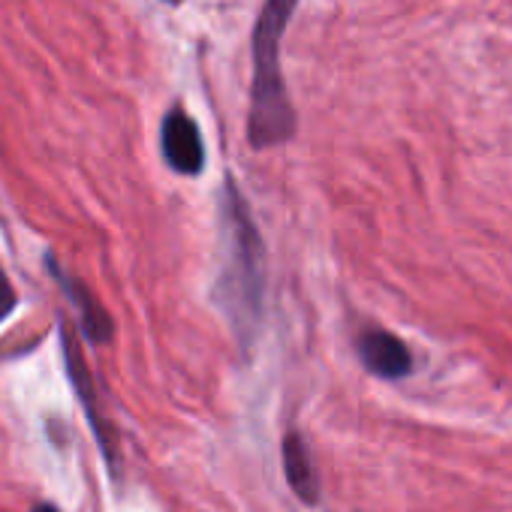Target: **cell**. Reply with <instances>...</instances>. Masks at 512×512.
Returning a JSON list of instances; mask_svg holds the SVG:
<instances>
[{
	"label": "cell",
	"instance_id": "obj_1",
	"mask_svg": "<svg viewBox=\"0 0 512 512\" xmlns=\"http://www.w3.org/2000/svg\"><path fill=\"white\" fill-rule=\"evenodd\" d=\"M299 0H266L253 28V85L247 139L256 151L278 148L296 136V109L281 73V40Z\"/></svg>",
	"mask_w": 512,
	"mask_h": 512
},
{
	"label": "cell",
	"instance_id": "obj_2",
	"mask_svg": "<svg viewBox=\"0 0 512 512\" xmlns=\"http://www.w3.org/2000/svg\"><path fill=\"white\" fill-rule=\"evenodd\" d=\"M223 226H226V263L220 275V305L238 332L250 341L263 317V290H266V247L256 232L247 202L241 199L235 181H226L223 199Z\"/></svg>",
	"mask_w": 512,
	"mask_h": 512
},
{
	"label": "cell",
	"instance_id": "obj_3",
	"mask_svg": "<svg viewBox=\"0 0 512 512\" xmlns=\"http://www.w3.org/2000/svg\"><path fill=\"white\" fill-rule=\"evenodd\" d=\"M160 145H163V157L166 163L178 172V175H199L205 166V148H202V136L196 121L181 109H169L163 118V130H160Z\"/></svg>",
	"mask_w": 512,
	"mask_h": 512
},
{
	"label": "cell",
	"instance_id": "obj_4",
	"mask_svg": "<svg viewBox=\"0 0 512 512\" xmlns=\"http://www.w3.org/2000/svg\"><path fill=\"white\" fill-rule=\"evenodd\" d=\"M356 350H359V359L362 365L374 374V377H383V380H401L413 371V353L410 347L386 332V329H365L356 341Z\"/></svg>",
	"mask_w": 512,
	"mask_h": 512
},
{
	"label": "cell",
	"instance_id": "obj_5",
	"mask_svg": "<svg viewBox=\"0 0 512 512\" xmlns=\"http://www.w3.org/2000/svg\"><path fill=\"white\" fill-rule=\"evenodd\" d=\"M49 272H52L55 281L61 284V290L67 293V299L76 305L79 323H82V332L88 335V341H91V344H106V341L112 338V317L106 314V308L88 293V287H85L79 278L67 275V272L58 266L55 256H49Z\"/></svg>",
	"mask_w": 512,
	"mask_h": 512
},
{
	"label": "cell",
	"instance_id": "obj_6",
	"mask_svg": "<svg viewBox=\"0 0 512 512\" xmlns=\"http://www.w3.org/2000/svg\"><path fill=\"white\" fill-rule=\"evenodd\" d=\"M284 473L302 503H308V506L320 503V473H317L311 452L299 431H290L284 437Z\"/></svg>",
	"mask_w": 512,
	"mask_h": 512
},
{
	"label": "cell",
	"instance_id": "obj_7",
	"mask_svg": "<svg viewBox=\"0 0 512 512\" xmlns=\"http://www.w3.org/2000/svg\"><path fill=\"white\" fill-rule=\"evenodd\" d=\"M61 341H64L67 371H70V377H73L76 395H79V401L85 404V416H88V422L94 425L97 440H100V446H103V452H106V458H109V464H112V458H115L112 437H109V431H106V425H103V419H100V410H97V401H94V386H91V377H88V371H85V362H82V356H79V350L73 347V338H70L67 332H61Z\"/></svg>",
	"mask_w": 512,
	"mask_h": 512
},
{
	"label": "cell",
	"instance_id": "obj_8",
	"mask_svg": "<svg viewBox=\"0 0 512 512\" xmlns=\"http://www.w3.org/2000/svg\"><path fill=\"white\" fill-rule=\"evenodd\" d=\"M16 290H13V284H10V278H7V272H4V266H0V323H4L13 311H16Z\"/></svg>",
	"mask_w": 512,
	"mask_h": 512
},
{
	"label": "cell",
	"instance_id": "obj_9",
	"mask_svg": "<svg viewBox=\"0 0 512 512\" xmlns=\"http://www.w3.org/2000/svg\"><path fill=\"white\" fill-rule=\"evenodd\" d=\"M34 512H58V509H55L52 503H40V506H37Z\"/></svg>",
	"mask_w": 512,
	"mask_h": 512
},
{
	"label": "cell",
	"instance_id": "obj_10",
	"mask_svg": "<svg viewBox=\"0 0 512 512\" xmlns=\"http://www.w3.org/2000/svg\"><path fill=\"white\" fill-rule=\"evenodd\" d=\"M166 4H181V0H166Z\"/></svg>",
	"mask_w": 512,
	"mask_h": 512
}]
</instances>
